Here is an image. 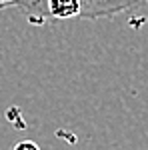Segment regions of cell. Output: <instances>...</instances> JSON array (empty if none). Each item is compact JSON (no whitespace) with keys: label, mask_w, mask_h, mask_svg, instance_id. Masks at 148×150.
Returning <instances> with one entry per match:
<instances>
[{"label":"cell","mask_w":148,"mask_h":150,"mask_svg":"<svg viewBox=\"0 0 148 150\" xmlns=\"http://www.w3.org/2000/svg\"><path fill=\"white\" fill-rule=\"evenodd\" d=\"M38 2L40 0H22L16 10L22 12L24 16L32 22L36 8H38ZM146 2L148 0H80V4H82V18H92V20L94 18H110V16H116L120 12L144 6Z\"/></svg>","instance_id":"1"},{"label":"cell","mask_w":148,"mask_h":150,"mask_svg":"<svg viewBox=\"0 0 148 150\" xmlns=\"http://www.w3.org/2000/svg\"><path fill=\"white\" fill-rule=\"evenodd\" d=\"M14 150H40V148H38V144L32 142V140H22V142H18L14 146Z\"/></svg>","instance_id":"2"},{"label":"cell","mask_w":148,"mask_h":150,"mask_svg":"<svg viewBox=\"0 0 148 150\" xmlns=\"http://www.w3.org/2000/svg\"><path fill=\"white\" fill-rule=\"evenodd\" d=\"M22 0H0V10H6V8H18Z\"/></svg>","instance_id":"3"}]
</instances>
